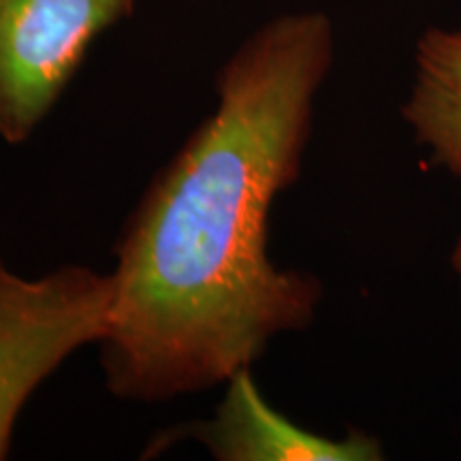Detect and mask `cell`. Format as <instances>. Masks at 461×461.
Returning a JSON list of instances; mask_svg holds the SVG:
<instances>
[{
    "instance_id": "cell-3",
    "label": "cell",
    "mask_w": 461,
    "mask_h": 461,
    "mask_svg": "<svg viewBox=\"0 0 461 461\" xmlns=\"http://www.w3.org/2000/svg\"><path fill=\"white\" fill-rule=\"evenodd\" d=\"M137 0H0V140L20 146L48 118L103 32Z\"/></svg>"
},
{
    "instance_id": "cell-1",
    "label": "cell",
    "mask_w": 461,
    "mask_h": 461,
    "mask_svg": "<svg viewBox=\"0 0 461 461\" xmlns=\"http://www.w3.org/2000/svg\"><path fill=\"white\" fill-rule=\"evenodd\" d=\"M333 54L330 17L297 11L257 28L222 65L214 113L154 177L113 248L99 346L115 397L212 389L312 322L321 285L276 267L269 214L302 171Z\"/></svg>"
},
{
    "instance_id": "cell-5",
    "label": "cell",
    "mask_w": 461,
    "mask_h": 461,
    "mask_svg": "<svg viewBox=\"0 0 461 461\" xmlns=\"http://www.w3.org/2000/svg\"><path fill=\"white\" fill-rule=\"evenodd\" d=\"M402 115L434 163L461 182V26L420 34Z\"/></svg>"
},
{
    "instance_id": "cell-4",
    "label": "cell",
    "mask_w": 461,
    "mask_h": 461,
    "mask_svg": "<svg viewBox=\"0 0 461 461\" xmlns=\"http://www.w3.org/2000/svg\"><path fill=\"white\" fill-rule=\"evenodd\" d=\"M216 414L184 429L218 461H380L378 438L350 431L330 438L303 429L258 391L250 367L235 372Z\"/></svg>"
},
{
    "instance_id": "cell-2",
    "label": "cell",
    "mask_w": 461,
    "mask_h": 461,
    "mask_svg": "<svg viewBox=\"0 0 461 461\" xmlns=\"http://www.w3.org/2000/svg\"><path fill=\"white\" fill-rule=\"evenodd\" d=\"M112 291V276L84 265L26 280L0 261V459L39 384L75 350L105 336Z\"/></svg>"
},
{
    "instance_id": "cell-6",
    "label": "cell",
    "mask_w": 461,
    "mask_h": 461,
    "mask_svg": "<svg viewBox=\"0 0 461 461\" xmlns=\"http://www.w3.org/2000/svg\"><path fill=\"white\" fill-rule=\"evenodd\" d=\"M451 265H453L455 276H457V286H459V295H461V238H459L457 246H455V250H453Z\"/></svg>"
}]
</instances>
